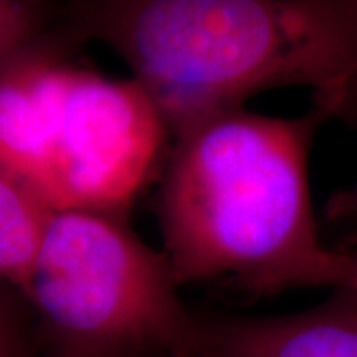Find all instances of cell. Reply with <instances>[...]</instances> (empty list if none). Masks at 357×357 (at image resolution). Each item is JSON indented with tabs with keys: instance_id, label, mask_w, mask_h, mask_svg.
<instances>
[{
	"instance_id": "obj_1",
	"label": "cell",
	"mask_w": 357,
	"mask_h": 357,
	"mask_svg": "<svg viewBox=\"0 0 357 357\" xmlns=\"http://www.w3.org/2000/svg\"><path fill=\"white\" fill-rule=\"evenodd\" d=\"M326 119L319 107L300 117L238 107L175 133L161 229L178 286L230 278L268 296L351 286L357 255L324 244L312 208L310 149Z\"/></svg>"
},
{
	"instance_id": "obj_2",
	"label": "cell",
	"mask_w": 357,
	"mask_h": 357,
	"mask_svg": "<svg viewBox=\"0 0 357 357\" xmlns=\"http://www.w3.org/2000/svg\"><path fill=\"white\" fill-rule=\"evenodd\" d=\"M76 24L128 62L173 135L276 88L357 126V2L115 0L82 4Z\"/></svg>"
},
{
	"instance_id": "obj_3",
	"label": "cell",
	"mask_w": 357,
	"mask_h": 357,
	"mask_svg": "<svg viewBox=\"0 0 357 357\" xmlns=\"http://www.w3.org/2000/svg\"><path fill=\"white\" fill-rule=\"evenodd\" d=\"M24 296L58 349H143L191 357L201 321L163 252L114 213L52 211Z\"/></svg>"
},
{
	"instance_id": "obj_4",
	"label": "cell",
	"mask_w": 357,
	"mask_h": 357,
	"mask_svg": "<svg viewBox=\"0 0 357 357\" xmlns=\"http://www.w3.org/2000/svg\"><path fill=\"white\" fill-rule=\"evenodd\" d=\"M167 133L137 79H109L58 56L26 121L20 178L52 211L119 215L159 165Z\"/></svg>"
},
{
	"instance_id": "obj_5",
	"label": "cell",
	"mask_w": 357,
	"mask_h": 357,
	"mask_svg": "<svg viewBox=\"0 0 357 357\" xmlns=\"http://www.w3.org/2000/svg\"><path fill=\"white\" fill-rule=\"evenodd\" d=\"M274 318L201 321L191 357H357V300Z\"/></svg>"
},
{
	"instance_id": "obj_6",
	"label": "cell",
	"mask_w": 357,
	"mask_h": 357,
	"mask_svg": "<svg viewBox=\"0 0 357 357\" xmlns=\"http://www.w3.org/2000/svg\"><path fill=\"white\" fill-rule=\"evenodd\" d=\"M52 208L0 169V282L24 294Z\"/></svg>"
},
{
	"instance_id": "obj_7",
	"label": "cell",
	"mask_w": 357,
	"mask_h": 357,
	"mask_svg": "<svg viewBox=\"0 0 357 357\" xmlns=\"http://www.w3.org/2000/svg\"><path fill=\"white\" fill-rule=\"evenodd\" d=\"M44 6L22 0H0V66L38 40Z\"/></svg>"
},
{
	"instance_id": "obj_8",
	"label": "cell",
	"mask_w": 357,
	"mask_h": 357,
	"mask_svg": "<svg viewBox=\"0 0 357 357\" xmlns=\"http://www.w3.org/2000/svg\"><path fill=\"white\" fill-rule=\"evenodd\" d=\"M0 357H26L22 340L6 312L0 307Z\"/></svg>"
},
{
	"instance_id": "obj_9",
	"label": "cell",
	"mask_w": 357,
	"mask_h": 357,
	"mask_svg": "<svg viewBox=\"0 0 357 357\" xmlns=\"http://www.w3.org/2000/svg\"><path fill=\"white\" fill-rule=\"evenodd\" d=\"M56 357H169L143 349H58Z\"/></svg>"
},
{
	"instance_id": "obj_10",
	"label": "cell",
	"mask_w": 357,
	"mask_h": 357,
	"mask_svg": "<svg viewBox=\"0 0 357 357\" xmlns=\"http://www.w3.org/2000/svg\"><path fill=\"white\" fill-rule=\"evenodd\" d=\"M345 294H349L351 298H356L357 300V270H356V278H354V282H351V286L345 290Z\"/></svg>"
}]
</instances>
